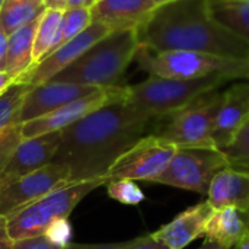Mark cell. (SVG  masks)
Instances as JSON below:
<instances>
[{
	"label": "cell",
	"mask_w": 249,
	"mask_h": 249,
	"mask_svg": "<svg viewBox=\"0 0 249 249\" xmlns=\"http://www.w3.org/2000/svg\"><path fill=\"white\" fill-rule=\"evenodd\" d=\"M4 1H6V0H0V10H1V7H3V4H4Z\"/></svg>",
	"instance_id": "obj_41"
},
{
	"label": "cell",
	"mask_w": 249,
	"mask_h": 249,
	"mask_svg": "<svg viewBox=\"0 0 249 249\" xmlns=\"http://www.w3.org/2000/svg\"><path fill=\"white\" fill-rule=\"evenodd\" d=\"M152 3H155L156 6H162V4H166V3H172V1H177V0H150Z\"/></svg>",
	"instance_id": "obj_40"
},
{
	"label": "cell",
	"mask_w": 249,
	"mask_h": 249,
	"mask_svg": "<svg viewBox=\"0 0 249 249\" xmlns=\"http://www.w3.org/2000/svg\"><path fill=\"white\" fill-rule=\"evenodd\" d=\"M220 101L222 92L219 89L198 96L182 109L166 117V124L156 134L177 149H217L213 142V128Z\"/></svg>",
	"instance_id": "obj_7"
},
{
	"label": "cell",
	"mask_w": 249,
	"mask_h": 249,
	"mask_svg": "<svg viewBox=\"0 0 249 249\" xmlns=\"http://www.w3.org/2000/svg\"><path fill=\"white\" fill-rule=\"evenodd\" d=\"M6 60H7V35L0 28V71L6 70Z\"/></svg>",
	"instance_id": "obj_33"
},
{
	"label": "cell",
	"mask_w": 249,
	"mask_h": 249,
	"mask_svg": "<svg viewBox=\"0 0 249 249\" xmlns=\"http://www.w3.org/2000/svg\"><path fill=\"white\" fill-rule=\"evenodd\" d=\"M15 82H18V77L13 76L12 73H9L7 70H1L0 71V95L7 90Z\"/></svg>",
	"instance_id": "obj_34"
},
{
	"label": "cell",
	"mask_w": 249,
	"mask_h": 249,
	"mask_svg": "<svg viewBox=\"0 0 249 249\" xmlns=\"http://www.w3.org/2000/svg\"><path fill=\"white\" fill-rule=\"evenodd\" d=\"M226 166H229V160L220 149H178L155 182L207 194L213 177Z\"/></svg>",
	"instance_id": "obj_8"
},
{
	"label": "cell",
	"mask_w": 249,
	"mask_h": 249,
	"mask_svg": "<svg viewBox=\"0 0 249 249\" xmlns=\"http://www.w3.org/2000/svg\"><path fill=\"white\" fill-rule=\"evenodd\" d=\"M228 82H231V79L222 74L193 80L149 76L137 85H125V101L153 120L166 118L198 96L217 90Z\"/></svg>",
	"instance_id": "obj_4"
},
{
	"label": "cell",
	"mask_w": 249,
	"mask_h": 249,
	"mask_svg": "<svg viewBox=\"0 0 249 249\" xmlns=\"http://www.w3.org/2000/svg\"><path fill=\"white\" fill-rule=\"evenodd\" d=\"M63 12L60 9H45L41 15L34 39L32 51V67L50 55L55 47L60 23L63 19Z\"/></svg>",
	"instance_id": "obj_23"
},
{
	"label": "cell",
	"mask_w": 249,
	"mask_h": 249,
	"mask_svg": "<svg viewBox=\"0 0 249 249\" xmlns=\"http://www.w3.org/2000/svg\"><path fill=\"white\" fill-rule=\"evenodd\" d=\"M111 32H114V31H111L107 25H104L101 22H92L76 38L70 39L69 42H66L61 47H58L50 55H47L44 60H41L38 64L31 67L19 79V82H25L32 86L50 82L63 69H66L69 64H71L74 60H77L89 47H92L96 41L107 36Z\"/></svg>",
	"instance_id": "obj_12"
},
{
	"label": "cell",
	"mask_w": 249,
	"mask_h": 249,
	"mask_svg": "<svg viewBox=\"0 0 249 249\" xmlns=\"http://www.w3.org/2000/svg\"><path fill=\"white\" fill-rule=\"evenodd\" d=\"M178 149L158 134H147L124 152L105 175V184L117 179L155 182Z\"/></svg>",
	"instance_id": "obj_9"
},
{
	"label": "cell",
	"mask_w": 249,
	"mask_h": 249,
	"mask_svg": "<svg viewBox=\"0 0 249 249\" xmlns=\"http://www.w3.org/2000/svg\"><path fill=\"white\" fill-rule=\"evenodd\" d=\"M96 1H99V0H95V3H96Z\"/></svg>",
	"instance_id": "obj_43"
},
{
	"label": "cell",
	"mask_w": 249,
	"mask_h": 249,
	"mask_svg": "<svg viewBox=\"0 0 249 249\" xmlns=\"http://www.w3.org/2000/svg\"><path fill=\"white\" fill-rule=\"evenodd\" d=\"M31 89L32 85L18 80L0 95V130L19 124L18 118L25 98Z\"/></svg>",
	"instance_id": "obj_24"
},
{
	"label": "cell",
	"mask_w": 249,
	"mask_h": 249,
	"mask_svg": "<svg viewBox=\"0 0 249 249\" xmlns=\"http://www.w3.org/2000/svg\"><path fill=\"white\" fill-rule=\"evenodd\" d=\"M130 241L118 242V244H69L63 249H127Z\"/></svg>",
	"instance_id": "obj_31"
},
{
	"label": "cell",
	"mask_w": 249,
	"mask_h": 249,
	"mask_svg": "<svg viewBox=\"0 0 249 249\" xmlns=\"http://www.w3.org/2000/svg\"><path fill=\"white\" fill-rule=\"evenodd\" d=\"M71 235H73V232H71V225L69 223V219L54 220L44 233V236L50 242H53L54 245H57L60 248H64L70 244Z\"/></svg>",
	"instance_id": "obj_28"
},
{
	"label": "cell",
	"mask_w": 249,
	"mask_h": 249,
	"mask_svg": "<svg viewBox=\"0 0 249 249\" xmlns=\"http://www.w3.org/2000/svg\"><path fill=\"white\" fill-rule=\"evenodd\" d=\"M13 249H63L53 242H50L44 235L41 236H34V238H25L15 241Z\"/></svg>",
	"instance_id": "obj_29"
},
{
	"label": "cell",
	"mask_w": 249,
	"mask_h": 249,
	"mask_svg": "<svg viewBox=\"0 0 249 249\" xmlns=\"http://www.w3.org/2000/svg\"><path fill=\"white\" fill-rule=\"evenodd\" d=\"M152 117L124 98L114 101L61 130L60 147L53 159L64 165L71 182L102 181L112 163L144 137Z\"/></svg>",
	"instance_id": "obj_1"
},
{
	"label": "cell",
	"mask_w": 249,
	"mask_h": 249,
	"mask_svg": "<svg viewBox=\"0 0 249 249\" xmlns=\"http://www.w3.org/2000/svg\"><path fill=\"white\" fill-rule=\"evenodd\" d=\"M213 212L214 209L207 201H201L181 212L177 217L152 235L168 249H184L193 241L204 236Z\"/></svg>",
	"instance_id": "obj_16"
},
{
	"label": "cell",
	"mask_w": 249,
	"mask_h": 249,
	"mask_svg": "<svg viewBox=\"0 0 249 249\" xmlns=\"http://www.w3.org/2000/svg\"><path fill=\"white\" fill-rule=\"evenodd\" d=\"M69 0H44L45 9H60L64 10L67 7Z\"/></svg>",
	"instance_id": "obj_35"
},
{
	"label": "cell",
	"mask_w": 249,
	"mask_h": 249,
	"mask_svg": "<svg viewBox=\"0 0 249 249\" xmlns=\"http://www.w3.org/2000/svg\"><path fill=\"white\" fill-rule=\"evenodd\" d=\"M45 10L44 0H6L0 10V28L9 36Z\"/></svg>",
	"instance_id": "obj_22"
},
{
	"label": "cell",
	"mask_w": 249,
	"mask_h": 249,
	"mask_svg": "<svg viewBox=\"0 0 249 249\" xmlns=\"http://www.w3.org/2000/svg\"><path fill=\"white\" fill-rule=\"evenodd\" d=\"M232 249H249V233L247 232L245 235H244V238L233 247Z\"/></svg>",
	"instance_id": "obj_37"
},
{
	"label": "cell",
	"mask_w": 249,
	"mask_h": 249,
	"mask_svg": "<svg viewBox=\"0 0 249 249\" xmlns=\"http://www.w3.org/2000/svg\"><path fill=\"white\" fill-rule=\"evenodd\" d=\"M134 61L149 76L193 80L213 74L249 80V61H236L191 51H155L139 47Z\"/></svg>",
	"instance_id": "obj_5"
},
{
	"label": "cell",
	"mask_w": 249,
	"mask_h": 249,
	"mask_svg": "<svg viewBox=\"0 0 249 249\" xmlns=\"http://www.w3.org/2000/svg\"><path fill=\"white\" fill-rule=\"evenodd\" d=\"M127 249H168L160 241H158L152 233L146 236H140L130 241Z\"/></svg>",
	"instance_id": "obj_30"
},
{
	"label": "cell",
	"mask_w": 249,
	"mask_h": 249,
	"mask_svg": "<svg viewBox=\"0 0 249 249\" xmlns=\"http://www.w3.org/2000/svg\"><path fill=\"white\" fill-rule=\"evenodd\" d=\"M249 120V83L239 82L222 92L216 114L213 142L217 149H226L239 128Z\"/></svg>",
	"instance_id": "obj_15"
},
{
	"label": "cell",
	"mask_w": 249,
	"mask_h": 249,
	"mask_svg": "<svg viewBox=\"0 0 249 249\" xmlns=\"http://www.w3.org/2000/svg\"><path fill=\"white\" fill-rule=\"evenodd\" d=\"M207 203L214 209H235L245 213L249 209V171L226 166L219 171L209 187Z\"/></svg>",
	"instance_id": "obj_17"
},
{
	"label": "cell",
	"mask_w": 249,
	"mask_h": 249,
	"mask_svg": "<svg viewBox=\"0 0 249 249\" xmlns=\"http://www.w3.org/2000/svg\"><path fill=\"white\" fill-rule=\"evenodd\" d=\"M198 249H223V248H222L220 245H217L216 242H210V241H206V239H204L203 245H201Z\"/></svg>",
	"instance_id": "obj_38"
},
{
	"label": "cell",
	"mask_w": 249,
	"mask_h": 249,
	"mask_svg": "<svg viewBox=\"0 0 249 249\" xmlns=\"http://www.w3.org/2000/svg\"><path fill=\"white\" fill-rule=\"evenodd\" d=\"M102 185H105L102 181L71 182L25 206L7 217V228L12 239L19 241L44 235L54 220L69 219L76 206L88 194Z\"/></svg>",
	"instance_id": "obj_6"
},
{
	"label": "cell",
	"mask_w": 249,
	"mask_h": 249,
	"mask_svg": "<svg viewBox=\"0 0 249 249\" xmlns=\"http://www.w3.org/2000/svg\"><path fill=\"white\" fill-rule=\"evenodd\" d=\"M69 184H71L69 169L51 162L0 188V214L10 217L25 206Z\"/></svg>",
	"instance_id": "obj_10"
},
{
	"label": "cell",
	"mask_w": 249,
	"mask_h": 249,
	"mask_svg": "<svg viewBox=\"0 0 249 249\" xmlns=\"http://www.w3.org/2000/svg\"><path fill=\"white\" fill-rule=\"evenodd\" d=\"M4 130V128H3ZM3 130H0V140H1V136H3Z\"/></svg>",
	"instance_id": "obj_42"
},
{
	"label": "cell",
	"mask_w": 249,
	"mask_h": 249,
	"mask_svg": "<svg viewBox=\"0 0 249 249\" xmlns=\"http://www.w3.org/2000/svg\"><path fill=\"white\" fill-rule=\"evenodd\" d=\"M90 23H92L90 9H86V7H67V9H64L54 50L64 45L70 39L76 38Z\"/></svg>",
	"instance_id": "obj_25"
},
{
	"label": "cell",
	"mask_w": 249,
	"mask_h": 249,
	"mask_svg": "<svg viewBox=\"0 0 249 249\" xmlns=\"http://www.w3.org/2000/svg\"><path fill=\"white\" fill-rule=\"evenodd\" d=\"M60 131L22 139L0 174V188L48 165L60 147Z\"/></svg>",
	"instance_id": "obj_13"
},
{
	"label": "cell",
	"mask_w": 249,
	"mask_h": 249,
	"mask_svg": "<svg viewBox=\"0 0 249 249\" xmlns=\"http://www.w3.org/2000/svg\"><path fill=\"white\" fill-rule=\"evenodd\" d=\"M242 217H244V222H245V226H247V231L249 233V209L245 213H242Z\"/></svg>",
	"instance_id": "obj_39"
},
{
	"label": "cell",
	"mask_w": 249,
	"mask_h": 249,
	"mask_svg": "<svg viewBox=\"0 0 249 249\" xmlns=\"http://www.w3.org/2000/svg\"><path fill=\"white\" fill-rule=\"evenodd\" d=\"M139 50L136 29L114 31L89 47L77 60L50 82H66L93 88L124 86L123 79Z\"/></svg>",
	"instance_id": "obj_3"
},
{
	"label": "cell",
	"mask_w": 249,
	"mask_h": 249,
	"mask_svg": "<svg viewBox=\"0 0 249 249\" xmlns=\"http://www.w3.org/2000/svg\"><path fill=\"white\" fill-rule=\"evenodd\" d=\"M139 47L155 51H191L249 61V44L223 28L207 0H177L158 6L136 29Z\"/></svg>",
	"instance_id": "obj_2"
},
{
	"label": "cell",
	"mask_w": 249,
	"mask_h": 249,
	"mask_svg": "<svg viewBox=\"0 0 249 249\" xmlns=\"http://www.w3.org/2000/svg\"><path fill=\"white\" fill-rule=\"evenodd\" d=\"M15 241L12 239L7 228V217L0 214V249H13Z\"/></svg>",
	"instance_id": "obj_32"
},
{
	"label": "cell",
	"mask_w": 249,
	"mask_h": 249,
	"mask_svg": "<svg viewBox=\"0 0 249 249\" xmlns=\"http://www.w3.org/2000/svg\"><path fill=\"white\" fill-rule=\"evenodd\" d=\"M44 13V12H42ZM38 16L35 20L19 28L7 36V60L6 70L18 77V80L32 67L34 39L38 26Z\"/></svg>",
	"instance_id": "obj_20"
},
{
	"label": "cell",
	"mask_w": 249,
	"mask_h": 249,
	"mask_svg": "<svg viewBox=\"0 0 249 249\" xmlns=\"http://www.w3.org/2000/svg\"><path fill=\"white\" fill-rule=\"evenodd\" d=\"M104 88H93L66 82H47L32 86L22 105L18 123L23 124L31 120L39 118L57 108H61L76 99L88 96Z\"/></svg>",
	"instance_id": "obj_14"
},
{
	"label": "cell",
	"mask_w": 249,
	"mask_h": 249,
	"mask_svg": "<svg viewBox=\"0 0 249 249\" xmlns=\"http://www.w3.org/2000/svg\"><path fill=\"white\" fill-rule=\"evenodd\" d=\"M93 4H95V0H69L67 7H86V9H90Z\"/></svg>",
	"instance_id": "obj_36"
},
{
	"label": "cell",
	"mask_w": 249,
	"mask_h": 249,
	"mask_svg": "<svg viewBox=\"0 0 249 249\" xmlns=\"http://www.w3.org/2000/svg\"><path fill=\"white\" fill-rule=\"evenodd\" d=\"M158 6L150 0H99L90 7L92 22L111 31L137 29Z\"/></svg>",
	"instance_id": "obj_18"
},
{
	"label": "cell",
	"mask_w": 249,
	"mask_h": 249,
	"mask_svg": "<svg viewBox=\"0 0 249 249\" xmlns=\"http://www.w3.org/2000/svg\"><path fill=\"white\" fill-rule=\"evenodd\" d=\"M222 152L226 155L229 166L249 171V120L239 128L232 143Z\"/></svg>",
	"instance_id": "obj_26"
},
{
	"label": "cell",
	"mask_w": 249,
	"mask_h": 249,
	"mask_svg": "<svg viewBox=\"0 0 249 249\" xmlns=\"http://www.w3.org/2000/svg\"><path fill=\"white\" fill-rule=\"evenodd\" d=\"M210 15L249 44V0H207Z\"/></svg>",
	"instance_id": "obj_21"
},
{
	"label": "cell",
	"mask_w": 249,
	"mask_h": 249,
	"mask_svg": "<svg viewBox=\"0 0 249 249\" xmlns=\"http://www.w3.org/2000/svg\"><path fill=\"white\" fill-rule=\"evenodd\" d=\"M247 232L242 213L228 207L213 212L207 223L204 238L206 241L216 242L223 249H232Z\"/></svg>",
	"instance_id": "obj_19"
},
{
	"label": "cell",
	"mask_w": 249,
	"mask_h": 249,
	"mask_svg": "<svg viewBox=\"0 0 249 249\" xmlns=\"http://www.w3.org/2000/svg\"><path fill=\"white\" fill-rule=\"evenodd\" d=\"M108 196L125 206H139L144 201V193L131 179H117L107 184Z\"/></svg>",
	"instance_id": "obj_27"
},
{
	"label": "cell",
	"mask_w": 249,
	"mask_h": 249,
	"mask_svg": "<svg viewBox=\"0 0 249 249\" xmlns=\"http://www.w3.org/2000/svg\"><path fill=\"white\" fill-rule=\"evenodd\" d=\"M125 95V85L118 88H104L88 96L76 99L61 108H57L39 118L22 124V139H32L36 136L55 133L85 118L90 112L114 102Z\"/></svg>",
	"instance_id": "obj_11"
}]
</instances>
